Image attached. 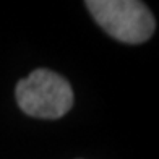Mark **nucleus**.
Returning a JSON list of instances; mask_svg holds the SVG:
<instances>
[{
	"mask_svg": "<svg viewBox=\"0 0 159 159\" xmlns=\"http://www.w3.org/2000/svg\"><path fill=\"white\" fill-rule=\"evenodd\" d=\"M15 98L26 115L46 120L62 119L75 101L68 80L47 68H38L20 80Z\"/></svg>",
	"mask_w": 159,
	"mask_h": 159,
	"instance_id": "nucleus-1",
	"label": "nucleus"
},
{
	"mask_svg": "<svg viewBox=\"0 0 159 159\" xmlns=\"http://www.w3.org/2000/svg\"><path fill=\"white\" fill-rule=\"evenodd\" d=\"M86 7L107 34L125 44L146 42L156 30L153 13L138 0H88Z\"/></svg>",
	"mask_w": 159,
	"mask_h": 159,
	"instance_id": "nucleus-2",
	"label": "nucleus"
}]
</instances>
